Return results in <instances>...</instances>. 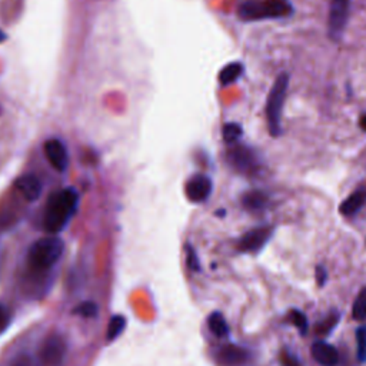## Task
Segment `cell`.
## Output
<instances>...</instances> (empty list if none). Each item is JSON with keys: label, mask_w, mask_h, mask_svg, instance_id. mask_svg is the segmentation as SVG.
I'll return each instance as SVG.
<instances>
[{"label": "cell", "mask_w": 366, "mask_h": 366, "mask_svg": "<svg viewBox=\"0 0 366 366\" xmlns=\"http://www.w3.org/2000/svg\"><path fill=\"white\" fill-rule=\"evenodd\" d=\"M352 315H354V319H356V321L366 319V288H363L358 294V297L354 302Z\"/></svg>", "instance_id": "ffe728a7"}, {"label": "cell", "mask_w": 366, "mask_h": 366, "mask_svg": "<svg viewBox=\"0 0 366 366\" xmlns=\"http://www.w3.org/2000/svg\"><path fill=\"white\" fill-rule=\"evenodd\" d=\"M336 321H338V316L336 315H334V316H329L327 319H325L321 325H319V327H318V332L321 334V335H326V334H329V332H331L332 331V329L335 327V325H336Z\"/></svg>", "instance_id": "d4e9b609"}, {"label": "cell", "mask_w": 366, "mask_h": 366, "mask_svg": "<svg viewBox=\"0 0 366 366\" xmlns=\"http://www.w3.org/2000/svg\"><path fill=\"white\" fill-rule=\"evenodd\" d=\"M289 321L298 327V331L301 332V335H306L308 334V326H309L308 325V319H306L305 314L301 312V310H298V309L290 310V312H289Z\"/></svg>", "instance_id": "7402d4cb"}, {"label": "cell", "mask_w": 366, "mask_h": 366, "mask_svg": "<svg viewBox=\"0 0 366 366\" xmlns=\"http://www.w3.org/2000/svg\"><path fill=\"white\" fill-rule=\"evenodd\" d=\"M352 0H331L327 14V34L332 41L338 42L343 36V32L349 19Z\"/></svg>", "instance_id": "8992f818"}, {"label": "cell", "mask_w": 366, "mask_h": 366, "mask_svg": "<svg viewBox=\"0 0 366 366\" xmlns=\"http://www.w3.org/2000/svg\"><path fill=\"white\" fill-rule=\"evenodd\" d=\"M242 204L249 211H261L268 205V196L261 191H252L244 195Z\"/></svg>", "instance_id": "e0dca14e"}, {"label": "cell", "mask_w": 366, "mask_h": 366, "mask_svg": "<svg viewBox=\"0 0 366 366\" xmlns=\"http://www.w3.org/2000/svg\"><path fill=\"white\" fill-rule=\"evenodd\" d=\"M365 205H366V191H356L355 193H352L351 196H347L343 200L339 211L345 216H354Z\"/></svg>", "instance_id": "5bb4252c"}, {"label": "cell", "mask_w": 366, "mask_h": 366, "mask_svg": "<svg viewBox=\"0 0 366 366\" xmlns=\"http://www.w3.org/2000/svg\"><path fill=\"white\" fill-rule=\"evenodd\" d=\"M65 250V244L56 235L41 237L28 252V265L34 272H46L56 265Z\"/></svg>", "instance_id": "7a4b0ae2"}, {"label": "cell", "mask_w": 366, "mask_h": 366, "mask_svg": "<svg viewBox=\"0 0 366 366\" xmlns=\"http://www.w3.org/2000/svg\"><path fill=\"white\" fill-rule=\"evenodd\" d=\"M314 359L322 366H336L339 363V354L335 347L325 341H318L310 349Z\"/></svg>", "instance_id": "4fadbf2b"}, {"label": "cell", "mask_w": 366, "mask_h": 366, "mask_svg": "<svg viewBox=\"0 0 366 366\" xmlns=\"http://www.w3.org/2000/svg\"><path fill=\"white\" fill-rule=\"evenodd\" d=\"M12 366H34V362L28 354H21L13 359Z\"/></svg>", "instance_id": "484cf974"}, {"label": "cell", "mask_w": 366, "mask_h": 366, "mask_svg": "<svg viewBox=\"0 0 366 366\" xmlns=\"http://www.w3.org/2000/svg\"><path fill=\"white\" fill-rule=\"evenodd\" d=\"M359 126H360L362 129L366 132V115H363V116L360 118V120H359Z\"/></svg>", "instance_id": "f546056e"}, {"label": "cell", "mask_w": 366, "mask_h": 366, "mask_svg": "<svg viewBox=\"0 0 366 366\" xmlns=\"http://www.w3.org/2000/svg\"><path fill=\"white\" fill-rule=\"evenodd\" d=\"M282 362H283V366H301V363L298 362V359L295 358V355H292L289 352H285L283 354Z\"/></svg>", "instance_id": "83f0119b"}, {"label": "cell", "mask_w": 366, "mask_h": 366, "mask_svg": "<svg viewBox=\"0 0 366 366\" xmlns=\"http://www.w3.org/2000/svg\"><path fill=\"white\" fill-rule=\"evenodd\" d=\"M292 5L288 0H246L239 9L237 14L245 22L265 21V19H281L292 14Z\"/></svg>", "instance_id": "3957f363"}, {"label": "cell", "mask_w": 366, "mask_h": 366, "mask_svg": "<svg viewBox=\"0 0 366 366\" xmlns=\"http://www.w3.org/2000/svg\"><path fill=\"white\" fill-rule=\"evenodd\" d=\"M10 322V314L9 310L0 305V332H3Z\"/></svg>", "instance_id": "4316f807"}, {"label": "cell", "mask_w": 366, "mask_h": 366, "mask_svg": "<svg viewBox=\"0 0 366 366\" xmlns=\"http://www.w3.org/2000/svg\"><path fill=\"white\" fill-rule=\"evenodd\" d=\"M14 188L28 200V202H34V200H38L43 189L41 179L33 173H26L21 176L14 182Z\"/></svg>", "instance_id": "7c38bea8"}, {"label": "cell", "mask_w": 366, "mask_h": 366, "mask_svg": "<svg viewBox=\"0 0 366 366\" xmlns=\"http://www.w3.org/2000/svg\"><path fill=\"white\" fill-rule=\"evenodd\" d=\"M272 236V228L263 226V228H255L249 232H246L242 237L239 244H237V249L241 252H248V253H255L261 250L266 242L270 239Z\"/></svg>", "instance_id": "ba28073f"}, {"label": "cell", "mask_w": 366, "mask_h": 366, "mask_svg": "<svg viewBox=\"0 0 366 366\" xmlns=\"http://www.w3.org/2000/svg\"><path fill=\"white\" fill-rule=\"evenodd\" d=\"M217 363L221 366H245L252 358L245 347L236 345L222 346L216 354Z\"/></svg>", "instance_id": "30bf717a"}, {"label": "cell", "mask_w": 366, "mask_h": 366, "mask_svg": "<svg viewBox=\"0 0 366 366\" xmlns=\"http://www.w3.org/2000/svg\"><path fill=\"white\" fill-rule=\"evenodd\" d=\"M356 355L359 362H366V326L356 329Z\"/></svg>", "instance_id": "44dd1931"}, {"label": "cell", "mask_w": 366, "mask_h": 366, "mask_svg": "<svg viewBox=\"0 0 366 366\" xmlns=\"http://www.w3.org/2000/svg\"><path fill=\"white\" fill-rule=\"evenodd\" d=\"M8 39V34L2 30V29H0V43H2V42H5Z\"/></svg>", "instance_id": "4dcf8cb0"}, {"label": "cell", "mask_w": 366, "mask_h": 366, "mask_svg": "<svg viewBox=\"0 0 366 366\" xmlns=\"http://www.w3.org/2000/svg\"><path fill=\"white\" fill-rule=\"evenodd\" d=\"M212 180L206 175H195L186 183V196L191 202L200 204L211 196Z\"/></svg>", "instance_id": "8fae6325"}, {"label": "cell", "mask_w": 366, "mask_h": 366, "mask_svg": "<svg viewBox=\"0 0 366 366\" xmlns=\"http://www.w3.org/2000/svg\"><path fill=\"white\" fill-rule=\"evenodd\" d=\"M244 131H242V126L237 125V123H226L222 129V136L224 140L228 144H235L239 138L242 136Z\"/></svg>", "instance_id": "d6986e66"}, {"label": "cell", "mask_w": 366, "mask_h": 366, "mask_svg": "<svg viewBox=\"0 0 366 366\" xmlns=\"http://www.w3.org/2000/svg\"><path fill=\"white\" fill-rule=\"evenodd\" d=\"M186 263L192 272H200V263L197 259V255L191 245L186 246Z\"/></svg>", "instance_id": "cb8c5ba5"}, {"label": "cell", "mask_w": 366, "mask_h": 366, "mask_svg": "<svg viewBox=\"0 0 366 366\" xmlns=\"http://www.w3.org/2000/svg\"><path fill=\"white\" fill-rule=\"evenodd\" d=\"M45 153L52 164V168L58 172H65L69 166V153L66 146L59 139H49L45 143Z\"/></svg>", "instance_id": "9c48e42d"}, {"label": "cell", "mask_w": 366, "mask_h": 366, "mask_svg": "<svg viewBox=\"0 0 366 366\" xmlns=\"http://www.w3.org/2000/svg\"><path fill=\"white\" fill-rule=\"evenodd\" d=\"M288 86H289V76L286 73H281L277 80H274L266 100L268 127L270 135L274 138L282 133V112L286 100Z\"/></svg>", "instance_id": "277c9868"}, {"label": "cell", "mask_w": 366, "mask_h": 366, "mask_svg": "<svg viewBox=\"0 0 366 366\" xmlns=\"http://www.w3.org/2000/svg\"><path fill=\"white\" fill-rule=\"evenodd\" d=\"M230 166L244 175H256L259 172V162L256 155L246 146L233 144L226 153Z\"/></svg>", "instance_id": "52a82bcc"}, {"label": "cell", "mask_w": 366, "mask_h": 366, "mask_svg": "<svg viewBox=\"0 0 366 366\" xmlns=\"http://www.w3.org/2000/svg\"><path fill=\"white\" fill-rule=\"evenodd\" d=\"M79 206V193L73 188H65L50 195L45 209L43 226L49 235H59L70 222Z\"/></svg>", "instance_id": "6da1fadb"}, {"label": "cell", "mask_w": 366, "mask_h": 366, "mask_svg": "<svg viewBox=\"0 0 366 366\" xmlns=\"http://www.w3.org/2000/svg\"><path fill=\"white\" fill-rule=\"evenodd\" d=\"M126 327V318L122 315H115L112 316L111 322L107 325V331H106V341L112 342L120 336V334L125 331Z\"/></svg>", "instance_id": "ac0fdd59"}, {"label": "cell", "mask_w": 366, "mask_h": 366, "mask_svg": "<svg viewBox=\"0 0 366 366\" xmlns=\"http://www.w3.org/2000/svg\"><path fill=\"white\" fill-rule=\"evenodd\" d=\"M244 73V65L239 62H233L226 65L221 73H219V83L222 86H229L235 83L237 79L242 76Z\"/></svg>", "instance_id": "9a60e30c"}, {"label": "cell", "mask_w": 366, "mask_h": 366, "mask_svg": "<svg viewBox=\"0 0 366 366\" xmlns=\"http://www.w3.org/2000/svg\"><path fill=\"white\" fill-rule=\"evenodd\" d=\"M208 326L211 329V332L217 338L229 336V326L222 314H219V312L211 314L208 318Z\"/></svg>", "instance_id": "2e32d148"}, {"label": "cell", "mask_w": 366, "mask_h": 366, "mask_svg": "<svg viewBox=\"0 0 366 366\" xmlns=\"http://www.w3.org/2000/svg\"><path fill=\"white\" fill-rule=\"evenodd\" d=\"M99 312V308L94 302H83L73 309V314L82 318H95Z\"/></svg>", "instance_id": "603a6c76"}, {"label": "cell", "mask_w": 366, "mask_h": 366, "mask_svg": "<svg viewBox=\"0 0 366 366\" xmlns=\"http://www.w3.org/2000/svg\"><path fill=\"white\" fill-rule=\"evenodd\" d=\"M67 355V341L63 335L53 332L45 338L39 349L42 366H62Z\"/></svg>", "instance_id": "5b68a950"}, {"label": "cell", "mask_w": 366, "mask_h": 366, "mask_svg": "<svg viewBox=\"0 0 366 366\" xmlns=\"http://www.w3.org/2000/svg\"><path fill=\"white\" fill-rule=\"evenodd\" d=\"M326 278H327L326 269L322 268V266H318V269H316V279H318V282H319V286H323V285H325Z\"/></svg>", "instance_id": "f1b7e54d"}]
</instances>
